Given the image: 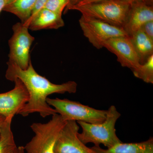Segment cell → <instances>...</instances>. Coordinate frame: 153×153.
I'll list each match as a JSON object with an SVG mask.
<instances>
[{
	"instance_id": "obj_1",
	"label": "cell",
	"mask_w": 153,
	"mask_h": 153,
	"mask_svg": "<svg viewBox=\"0 0 153 153\" xmlns=\"http://www.w3.org/2000/svg\"><path fill=\"white\" fill-rule=\"evenodd\" d=\"M7 64L6 79L12 82L17 78L20 79L29 94V100L18 114L24 117L35 113L44 118L56 114V110L47 102L48 97L53 94L75 93L77 90V84L75 81H69L61 84L52 83L36 72L31 60L26 69H22L9 61Z\"/></svg>"
},
{
	"instance_id": "obj_2",
	"label": "cell",
	"mask_w": 153,
	"mask_h": 153,
	"mask_svg": "<svg viewBox=\"0 0 153 153\" xmlns=\"http://www.w3.org/2000/svg\"><path fill=\"white\" fill-rule=\"evenodd\" d=\"M121 116L114 105H111L107 110L105 120L100 123L91 124L77 122L82 128L78 137L84 144L92 143L95 146L102 144L108 148L112 147L122 142L116 133V123Z\"/></svg>"
},
{
	"instance_id": "obj_3",
	"label": "cell",
	"mask_w": 153,
	"mask_h": 153,
	"mask_svg": "<svg viewBox=\"0 0 153 153\" xmlns=\"http://www.w3.org/2000/svg\"><path fill=\"white\" fill-rule=\"evenodd\" d=\"M131 4L122 0H106L84 5H74L65 9L79 11L82 16L109 25L123 28L128 15Z\"/></svg>"
},
{
	"instance_id": "obj_4",
	"label": "cell",
	"mask_w": 153,
	"mask_h": 153,
	"mask_svg": "<svg viewBox=\"0 0 153 153\" xmlns=\"http://www.w3.org/2000/svg\"><path fill=\"white\" fill-rule=\"evenodd\" d=\"M66 121L56 114L46 123H34L30 126L34 137L24 147L26 153H54L55 143Z\"/></svg>"
},
{
	"instance_id": "obj_5",
	"label": "cell",
	"mask_w": 153,
	"mask_h": 153,
	"mask_svg": "<svg viewBox=\"0 0 153 153\" xmlns=\"http://www.w3.org/2000/svg\"><path fill=\"white\" fill-rule=\"evenodd\" d=\"M47 101L66 121H75L76 122L99 124L103 122L106 118L107 110L95 109L78 102L58 98H48Z\"/></svg>"
},
{
	"instance_id": "obj_6",
	"label": "cell",
	"mask_w": 153,
	"mask_h": 153,
	"mask_svg": "<svg viewBox=\"0 0 153 153\" xmlns=\"http://www.w3.org/2000/svg\"><path fill=\"white\" fill-rule=\"evenodd\" d=\"M79 22L84 36L97 49L103 48L105 43L111 38L129 36L123 28L97 19L82 15Z\"/></svg>"
},
{
	"instance_id": "obj_7",
	"label": "cell",
	"mask_w": 153,
	"mask_h": 153,
	"mask_svg": "<svg viewBox=\"0 0 153 153\" xmlns=\"http://www.w3.org/2000/svg\"><path fill=\"white\" fill-rule=\"evenodd\" d=\"M13 30V34L8 42V61L22 69H27L31 60L30 49L35 38L30 35L28 27L21 22L14 25Z\"/></svg>"
},
{
	"instance_id": "obj_8",
	"label": "cell",
	"mask_w": 153,
	"mask_h": 153,
	"mask_svg": "<svg viewBox=\"0 0 153 153\" xmlns=\"http://www.w3.org/2000/svg\"><path fill=\"white\" fill-rule=\"evenodd\" d=\"M79 129L76 121H66L55 143L54 153H96L79 139Z\"/></svg>"
},
{
	"instance_id": "obj_9",
	"label": "cell",
	"mask_w": 153,
	"mask_h": 153,
	"mask_svg": "<svg viewBox=\"0 0 153 153\" xmlns=\"http://www.w3.org/2000/svg\"><path fill=\"white\" fill-rule=\"evenodd\" d=\"M15 87L12 90L0 93V114L6 118H13L29 100V94L20 79H14Z\"/></svg>"
},
{
	"instance_id": "obj_10",
	"label": "cell",
	"mask_w": 153,
	"mask_h": 153,
	"mask_svg": "<svg viewBox=\"0 0 153 153\" xmlns=\"http://www.w3.org/2000/svg\"><path fill=\"white\" fill-rule=\"evenodd\" d=\"M103 47L116 56L118 62L123 67L133 71L140 66L139 58L129 36L111 38L105 43Z\"/></svg>"
},
{
	"instance_id": "obj_11",
	"label": "cell",
	"mask_w": 153,
	"mask_h": 153,
	"mask_svg": "<svg viewBox=\"0 0 153 153\" xmlns=\"http://www.w3.org/2000/svg\"><path fill=\"white\" fill-rule=\"evenodd\" d=\"M153 21V5L142 2L131 4L123 29L129 36L140 30L147 22Z\"/></svg>"
},
{
	"instance_id": "obj_12",
	"label": "cell",
	"mask_w": 153,
	"mask_h": 153,
	"mask_svg": "<svg viewBox=\"0 0 153 153\" xmlns=\"http://www.w3.org/2000/svg\"><path fill=\"white\" fill-rule=\"evenodd\" d=\"M24 24L29 30L37 31L44 29H58L64 26L62 15L43 8Z\"/></svg>"
},
{
	"instance_id": "obj_13",
	"label": "cell",
	"mask_w": 153,
	"mask_h": 153,
	"mask_svg": "<svg viewBox=\"0 0 153 153\" xmlns=\"http://www.w3.org/2000/svg\"><path fill=\"white\" fill-rule=\"evenodd\" d=\"M91 149L96 153H153V138L140 143L121 142L107 149L95 146Z\"/></svg>"
},
{
	"instance_id": "obj_14",
	"label": "cell",
	"mask_w": 153,
	"mask_h": 153,
	"mask_svg": "<svg viewBox=\"0 0 153 153\" xmlns=\"http://www.w3.org/2000/svg\"><path fill=\"white\" fill-rule=\"evenodd\" d=\"M129 37L139 58L140 64H143L153 55V40L141 30Z\"/></svg>"
},
{
	"instance_id": "obj_15",
	"label": "cell",
	"mask_w": 153,
	"mask_h": 153,
	"mask_svg": "<svg viewBox=\"0 0 153 153\" xmlns=\"http://www.w3.org/2000/svg\"><path fill=\"white\" fill-rule=\"evenodd\" d=\"M37 0H14L7 4L3 11L15 15L25 24L30 19Z\"/></svg>"
},
{
	"instance_id": "obj_16",
	"label": "cell",
	"mask_w": 153,
	"mask_h": 153,
	"mask_svg": "<svg viewBox=\"0 0 153 153\" xmlns=\"http://www.w3.org/2000/svg\"><path fill=\"white\" fill-rule=\"evenodd\" d=\"M13 118H8L0 135V153H14L17 147L11 129Z\"/></svg>"
},
{
	"instance_id": "obj_17",
	"label": "cell",
	"mask_w": 153,
	"mask_h": 153,
	"mask_svg": "<svg viewBox=\"0 0 153 153\" xmlns=\"http://www.w3.org/2000/svg\"><path fill=\"white\" fill-rule=\"evenodd\" d=\"M134 76L148 83H153V55L143 64L133 71Z\"/></svg>"
},
{
	"instance_id": "obj_18",
	"label": "cell",
	"mask_w": 153,
	"mask_h": 153,
	"mask_svg": "<svg viewBox=\"0 0 153 153\" xmlns=\"http://www.w3.org/2000/svg\"><path fill=\"white\" fill-rule=\"evenodd\" d=\"M69 0H48L44 8L54 12L60 15L68 4Z\"/></svg>"
},
{
	"instance_id": "obj_19",
	"label": "cell",
	"mask_w": 153,
	"mask_h": 153,
	"mask_svg": "<svg viewBox=\"0 0 153 153\" xmlns=\"http://www.w3.org/2000/svg\"><path fill=\"white\" fill-rule=\"evenodd\" d=\"M140 30L153 41V21L147 22L143 25Z\"/></svg>"
},
{
	"instance_id": "obj_20",
	"label": "cell",
	"mask_w": 153,
	"mask_h": 153,
	"mask_svg": "<svg viewBox=\"0 0 153 153\" xmlns=\"http://www.w3.org/2000/svg\"><path fill=\"white\" fill-rule=\"evenodd\" d=\"M48 1V0H37L33 10L32 11V15L30 17L33 16L41 9L44 8L45 4Z\"/></svg>"
},
{
	"instance_id": "obj_21",
	"label": "cell",
	"mask_w": 153,
	"mask_h": 153,
	"mask_svg": "<svg viewBox=\"0 0 153 153\" xmlns=\"http://www.w3.org/2000/svg\"><path fill=\"white\" fill-rule=\"evenodd\" d=\"M104 1H106V0H82L80 2L77 4L75 5H84L88 4H92V3L99 2Z\"/></svg>"
},
{
	"instance_id": "obj_22",
	"label": "cell",
	"mask_w": 153,
	"mask_h": 153,
	"mask_svg": "<svg viewBox=\"0 0 153 153\" xmlns=\"http://www.w3.org/2000/svg\"><path fill=\"white\" fill-rule=\"evenodd\" d=\"M125 1L131 4L134 2H142L149 4L150 5H153V0H122Z\"/></svg>"
},
{
	"instance_id": "obj_23",
	"label": "cell",
	"mask_w": 153,
	"mask_h": 153,
	"mask_svg": "<svg viewBox=\"0 0 153 153\" xmlns=\"http://www.w3.org/2000/svg\"><path fill=\"white\" fill-rule=\"evenodd\" d=\"M14 0H0V13L7 4Z\"/></svg>"
},
{
	"instance_id": "obj_24",
	"label": "cell",
	"mask_w": 153,
	"mask_h": 153,
	"mask_svg": "<svg viewBox=\"0 0 153 153\" xmlns=\"http://www.w3.org/2000/svg\"><path fill=\"white\" fill-rule=\"evenodd\" d=\"M6 120H7V118L5 117L0 114V135L1 132L3 127L5 123Z\"/></svg>"
},
{
	"instance_id": "obj_25",
	"label": "cell",
	"mask_w": 153,
	"mask_h": 153,
	"mask_svg": "<svg viewBox=\"0 0 153 153\" xmlns=\"http://www.w3.org/2000/svg\"><path fill=\"white\" fill-rule=\"evenodd\" d=\"M82 0H69L68 4L66 6V8L68 7H71V6L75 5L77 4L79 2H80Z\"/></svg>"
},
{
	"instance_id": "obj_26",
	"label": "cell",
	"mask_w": 153,
	"mask_h": 153,
	"mask_svg": "<svg viewBox=\"0 0 153 153\" xmlns=\"http://www.w3.org/2000/svg\"><path fill=\"white\" fill-rule=\"evenodd\" d=\"M25 150L24 146H20L17 147L16 150L14 153H25Z\"/></svg>"
}]
</instances>
